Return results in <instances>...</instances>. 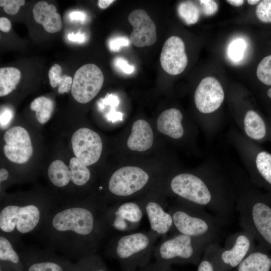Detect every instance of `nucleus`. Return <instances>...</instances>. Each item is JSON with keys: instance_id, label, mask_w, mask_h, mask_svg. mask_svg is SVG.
<instances>
[{"instance_id": "a211bd4d", "label": "nucleus", "mask_w": 271, "mask_h": 271, "mask_svg": "<svg viewBox=\"0 0 271 271\" xmlns=\"http://www.w3.org/2000/svg\"><path fill=\"white\" fill-rule=\"evenodd\" d=\"M153 140V130L149 123L145 120L139 119L132 124L127 146L131 150L143 152L152 147Z\"/></svg>"}, {"instance_id": "0eeeda50", "label": "nucleus", "mask_w": 271, "mask_h": 271, "mask_svg": "<svg viewBox=\"0 0 271 271\" xmlns=\"http://www.w3.org/2000/svg\"><path fill=\"white\" fill-rule=\"evenodd\" d=\"M149 175L140 167L126 166L114 171L108 183L109 193L122 200L135 195L148 185Z\"/></svg>"}, {"instance_id": "c85d7f7f", "label": "nucleus", "mask_w": 271, "mask_h": 271, "mask_svg": "<svg viewBox=\"0 0 271 271\" xmlns=\"http://www.w3.org/2000/svg\"><path fill=\"white\" fill-rule=\"evenodd\" d=\"M180 17L188 25L197 22L200 17V12L197 6L191 2L181 3L178 8Z\"/></svg>"}, {"instance_id": "ea45409f", "label": "nucleus", "mask_w": 271, "mask_h": 271, "mask_svg": "<svg viewBox=\"0 0 271 271\" xmlns=\"http://www.w3.org/2000/svg\"><path fill=\"white\" fill-rule=\"evenodd\" d=\"M106 117L107 120L114 122L118 120H122V113L120 112H117L114 110L111 109L107 113Z\"/></svg>"}, {"instance_id": "a878e982", "label": "nucleus", "mask_w": 271, "mask_h": 271, "mask_svg": "<svg viewBox=\"0 0 271 271\" xmlns=\"http://www.w3.org/2000/svg\"><path fill=\"white\" fill-rule=\"evenodd\" d=\"M69 168L71 181L75 185L81 186L86 184L90 179V172L87 166L76 157L70 160Z\"/></svg>"}, {"instance_id": "5701e85b", "label": "nucleus", "mask_w": 271, "mask_h": 271, "mask_svg": "<svg viewBox=\"0 0 271 271\" xmlns=\"http://www.w3.org/2000/svg\"><path fill=\"white\" fill-rule=\"evenodd\" d=\"M21 77L20 71L13 67L0 69V96H6L16 89Z\"/></svg>"}, {"instance_id": "c756f323", "label": "nucleus", "mask_w": 271, "mask_h": 271, "mask_svg": "<svg viewBox=\"0 0 271 271\" xmlns=\"http://www.w3.org/2000/svg\"><path fill=\"white\" fill-rule=\"evenodd\" d=\"M256 75L261 83L271 85V55L264 57L259 63Z\"/></svg>"}, {"instance_id": "de8ad7c7", "label": "nucleus", "mask_w": 271, "mask_h": 271, "mask_svg": "<svg viewBox=\"0 0 271 271\" xmlns=\"http://www.w3.org/2000/svg\"><path fill=\"white\" fill-rule=\"evenodd\" d=\"M260 2V1L258 0H248L247 1L248 4L251 5H256Z\"/></svg>"}, {"instance_id": "4c0bfd02", "label": "nucleus", "mask_w": 271, "mask_h": 271, "mask_svg": "<svg viewBox=\"0 0 271 271\" xmlns=\"http://www.w3.org/2000/svg\"><path fill=\"white\" fill-rule=\"evenodd\" d=\"M13 114L11 110L8 108H5L1 112L0 122L2 127L6 126L10 122L12 118Z\"/></svg>"}, {"instance_id": "1a4fd4ad", "label": "nucleus", "mask_w": 271, "mask_h": 271, "mask_svg": "<svg viewBox=\"0 0 271 271\" xmlns=\"http://www.w3.org/2000/svg\"><path fill=\"white\" fill-rule=\"evenodd\" d=\"M104 77L100 68L94 64H87L80 67L73 78L71 94L78 102L86 103L100 90Z\"/></svg>"}, {"instance_id": "7ed1b4c3", "label": "nucleus", "mask_w": 271, "mask_h": 271, "mask_svg": "<svg viewBox=\"0 0 271 271\" xmlns=\"http://www.w3.org/2000/svg\"><path fill=\"white\" fill-rule=\"evenodd\" d=\"M159 236L150 230L114 236L108 244V254L116 259L122 271H134L150 262Z\"/></svg>"}, {"instance_id": "39448f33", "label": "nucleus", "mask_w": 271, "mask_h": 271, "mask_svg": "<svg viewBox=\"0 0 271 271\" xmlns=\"http://www.w3.org/2000/svg\"><path fill=\"white\" fill-rule=\"evenodd\" d=\"M168 211L173 221L171 232L184 234L206 243L212 225L203 210L179 200L168 207Z\"/></svg>"}, {"instance_id": "bb28decb", "label": "nucleus", "mask_w": 271, "mask_h": 271, "mask_svg": "<svg viewBox=\"0 0 271 271\" xmlns=\"http://www.w3.org/2000/svg\"><path fill=\"white\" fill-rule=\"evenodd\" d=\"M70 271H108L101 257L95 254L86 256L71 264Z\"/></svg>"}, {"instance_id": "58836bf2", "label": "nucleus", "mask_w": 271, "mask_h": 271, "mask_svg": "<svg viewBox=\"0 0 271 271\" xmlns=\"http://www.w3.org/2000/svg\"><path fill=\"white\" fill-rule=\"evenodd\" d=\"M197 271H214V268L209 261L203 259L199 263Z\"/></svg>"}, {"instance_id": "423d86ee", "label": "nucleus", "mask_w": 271, "mask_h": 271, "mask_svg": "<svg viewBox=\"0 0 271 271\" xmlns=\"http://www.w3.org/2000/svg\"><path fill=\"white\" fill-rule=\"evenodd\" d=\"M145 215L140 200L122 201L106 207L103 213L105 231H112L115 235L134 232Z\"/></svg>"}, {"instance_id": "f8f14e48", "label": "nucleus", "mask_w": 271, "mask_h": 271, "mask_svg": "<svg viewBox=\"0 0 271 271\" xmlns=\"http://www.w3.org/2000/svg\"><path fill=\"white\" fill-rule=\"evenodd\" d=\"M4 152L10 161L19 164L27 162L33 154V150L28 132L23 127L10 128L5 133Z\"/></svg>"}, {"instance_id": "4be33fe9", "label": "nucleus", "mask_w": 271, "mask_h": 271, "mask_svg": "<svg viewBox=\"0 0 271 271\" xmlns=\"http://www.w3.org/2000/svg\"><path fill=\"white\" fill-rule=\"evenodd\" d=\"M48 176L51 183L58 187H64L71 181L69 167L60 160H55L50 165Z\"/></svg>"}, {"instance_id": "7c9ffc66", "label": "nucleus", "mask_w": 271, "mask_h": 271, "mask_svg": "<svg viewBox=\"0 0 271 271\" xmlns=\"http://www.w3.org/2000/svg\"><path fill=\"white\" fill-rule=\"evenodd\" d=\"M256 15L261 22L271 23V0L260 1L256 8Z\"/></svg>"}, {"instance_id": "20e7f679", "label": "nucleus", "mask_w": 271, "mask_h": 271, "mask_svg": "<svg viewBox=\"0 0 271 271\" xmlns=\"http://www.w3.org/2000/svg\"><path fill=\"white\" fill-rule=\"evenodd\" d=\"M206 243L189 236L175 233L163 237L154 248L156 261L167 265L173 263H196Z\"/></svg>"}, {"instance_id": "e433bc0d", "label": "nucleus", "mask_w": 271, "mask_h": 271, "mask_svg": "<svg viewBox=\"0 0 271 271\" xmlns=\"http://www.w3.org/2000/svg\"><path fill=\"white\" fill-rule=\"evenodd\" d=\"M114 64L118 69L125 74H131L134 70V67L129 65L127 61L123 58H116L114 61Z\"/></svg>"}, {"instance_id": "6e6552de", "label": "nucleus", "mask_w": 271, "mask_h": 271, "mask_svg": "<svg viewBox=\"0 0 271 271\" xmlns=\"http://www.w3.org/2000/svg\"><path fill=\"white\" fill-rule=\"evenodd\" d=\"M40 218V210L35 205H9L1 211L0 228L6 233L16 230L21 233H27L36 228Z\"/></svg>"}, {"instance_id": "f257e3e1", "label": "nucleus", "mask_w": 271, "mask_h": 271, "mask_svg": "<svg viewBox=\"0 0 271 271\" xmlns=\"http://www.w3.org/2000/svg\"><path fill=\"white\" fill-rule=\"evenodd\" d=\"M169 184L170 191L180 200L203 211L209 209L222 218L235 204L236 191L231 174L211 160L207 161L201 173H179Z\"/></svg>"}, {"instance_id": "f03ea898", "label": "nucleus", "mask_w": 271, "mask_h": 271, "mask_svg": "<svg viewBox=\"0 0 271 271\" xmlns=\"http://www.w3.org/2000/svg\"><path fill=\"white\" fill-rule=\"evenodd\" d=\"M105 209L97 205L66 208L53 216L51 225L56 232L79 236L88 254H92L106 233L103 221Z\"/></svg>"}, {"instance_id": "a19ab883", "label": "nucleus", "mask_w": 271, "mask_h": 271, "mask_svg": "<svg viewBox=\"0 0 271 271\" xmlns=\"http://www.w3.org/2000/svg\"><path fill=\"white\" fill-rule=\"evenodd\" d=\"M11 29L10 21L5 17L0 18V30L4 32H9Z\"/></svg>"}, {"instance_id": "6ab92c4d", "label": "nucleus", "mask_w": 271, "mask_h": 271, "mask_svg": "<svg viewBox=\"0 0 271 271\" xmlns=\"http://www.w3.org/2000/svg\"><path fill=\"white\" fill-rule=\"evenodd\" d=\"M24 271H70L71 264L48 256H31L22 259Z\"/></svg>"}, {"instance_id": "79ce46f5", "label": "nucleus", "mask_w": 271, "mask_h": 271, "mask_svg": "<svg viewBox=\"0 0 271 271\" xmlns=\"http://www.w3.org/2000/svg\"><path fill=\"white\" fill-rule=\"evenodd\" d=\"M68 38L70 41L79 42H82L85 39L84 35L79 33H78L76 34H74L73 33L69 34L68 36Z\"/></svg>"}, {"instance_id": "a18cd8bd", "label": "nucleus", "mask_w": 271, "mask_h": 271, "mask_svg": "<svg viewBox=\"0 0 271 271\" xmlns=\"http://www.w3.org/2000/svg\"><path fill=\"white\" fill-rule=\"evenodd\" d=\"M9 176L8 171L4 168H1L0 170V181L1 183L6 180Z\"/></svg>"}, {"instance_id": "cd10ccee", "label": "nucleus", "mask_w": 271, "mask_h": 271, "mask_svg": "<svg viewBox=\"0 0 271 271\" xmlns=\"http://www.w3.org/2000/svg\"><path fill=\"white\" fill-rule=\"evenodd\" d=\"M247 44L242 38H237L232 40L227 48V55L229 59L234 63L241 62L245 54Z\"/></svg>"}, {"instance_id": "9b49d317", "label": "nucleus", "mask_w": 271, "mask_h": 271, "mask_svg": "<svg viewBox=\"0 0 271 271\" xmlns=\"http://www.w3.org/2000/svg\"><path fill=\"white\" fill-rule=\"evenodd\" d=\"M71 144L76 158L87 166L95 164L100 158L102 149L101 138L89 128L77 130L72 137Z\"/></svg>"}, {"instance_id": "8fccbe9b", "label": "nucleus", "mask_w": 271, "mask_h": 271, "mask_svg": "<svg viewBox=\"0 0 271 271\" xmlns=\"http://www.w3.org/2000/svg\"><path fill=\"white\" fill-rule=\"evenodd\" d=\"M0 271H4L1 268Z\"/></svg>"}, {"instance_id": "dca6fc26", "label": "nucleus", "mask_w": 271, "mask_h": 271, "mask_svg": "<svg viewBox=\"0 0 271 271\" xmlns=\"http://www.w3.org/2000/svg\"><path fill=\"white\" fill-rule=\"evenodd\" d=\"M183 115L180 110L172 108L163 111L157 119V128L162 133L175 140L184 135Z\"/></svg>"}, {"instance_id": "412c9836", "label": "nucleus", "mask_w": 271, "mask_h": 271, "mask_svg": "<svg viewBox=\"0 0 271 271\" xmlns=\"http://www.w3.org/2000/svg\"><path fill=\"white\" fill-rule=\"evenodd\" d=\"M271 258L260 252H254L246 256L238 265V271H269Z\"/></svg>"}, {"instance_id": "72a5a7b5", "label": "nucleus", "mask_w": 271, "mask_h": 271, "mask_svg": "<svg viewBox=\"0 0 271 271\" xmlns=\"http://www.w3.org/2000/svg\"><path fill=\"white\" fill-rule=\"evenodd\" d=\"M134 271H173L171 266L162 264L157 261L147 264L140 267Z\"/></svg>"}, {"instance_id": "49530a36", "label": "nucleus", "mask_w": 271, "mask_h": 271, "mask_svg": "<svg viewBox=\"0 0 271 271\" xmlns=\"http://www.w3.org/2000/svg\"><path fill=\"white\" fill-rule=\"evenodd\" d=\"M227 2L235 7L241 6L244 3L243 0H228Z\"/></svg>"}, {"instance_id": "f704fd0d", "label": "nucleus", "mask_w": 271, "mask_h": 271, "mask_svg": "<svg viewBox=\"0 0 271 271\" xmlns=\"http://www.w3.org/2000/svg\"><path fill=\"white\" fill-rule=\"evenodd\" d=\"M119 99L118 97L112 94H108L105 98H101L98 102V109L102 111L105 105H109L112 107H116L119 104Z\"/></svg>"}, {"instance_id": "37998d69", "label": "nucleus", "mask_w": 271, "mask_h": 271, "mask_svg": "<svg viewBox=\"0 0 271 271\" xmlns=\"http://www.w3.org/2000/svg\"><path fill=\"white\" fill-rule=\"evenodd\" d=\"M71 20L83 21L85 19V15L80 11H74L70 14Z\"/></svg>"}, {"instance_id": "393cba45", "label": "nucleus", "mask_w": 271, "mask_h": 271, "mask_svg": "<svg viewBox=\"0 0 271 271\" xmlns=\"http://www.w3.org/2000/svg\"><path fill=\"white\" fill-rule=\"evenodd\" d=\"M30 108L36 112V117L39 123L44 124L51 117L54 110V103L50 98L40 96L31 102Z\"/></svg>"}, {"instance_id": "09e8293b", "label": "nucleus", "mask_w": 271, "mask_h": 271, "mask_svg": "<svg viewBox=\"0 0 271 271\" xmlns=\"http://www.w3.org/2000/svg\"><path fill=\"white\" fill-rule=\"evenodd\" d=\"M267 95L269 98H271V87L268 89L267 91Z\"/></svg>"}, {"instance_id": "ddd939ff", "label": "nucleus", "mask_w": 271, "mask_h": 271, "mask_svg": "<svg viewBox=\"0 0 271 271\" xmlns=\"http://www.w3.org/2000/svg\"><path fill=\"white\" fill-rule=\"evenodd\" d=\"M128 20L133 27L129 37L133 45L143 47L152 45L156 42V25L145 10H133L128 15Z\"/></svg>"}, {"instance_id": "473e14b6", "label": "nucleus", "mask_w": 271, "mask_h": 271, "mask_svg": "<svg viewBox=\"0 0 271 271\" xmlns=\"http://www.w3.org/2000/svg\"><path fill=\"white\" fill-rule=\"evenodd\" d=\"M129 40L127 37L124 36L112 38L108 43L110 50L113 52H117L121 47L128 46Z\"/></svg>"}, {"instance_id": "2f4dec72", "label": "nucleus", "mask_w": 271, "mask_h": 271, "mask_svg": "<svg viewBox=\"0 0 271 271\" xmlns=\"http://www.w3.org/2000/svg\"><path fill=\"white\" fill-rule=\"evenodd\" d=\"M25 4L24 0H1L0 6L3 7L5 12L9 15L16 14L20 7Z\"/></svg>"}, {"instance_id": "4468645a", "label": "nucleus", "mask_w": 271, "mask_h": 271, "mask_svg": "<svg viewBox=\"0 0 271 271\" xmlns=\"http://www.w3.org/2000/svg\"><path fill=\"white\" fill-rule=\"evenodd\" d=\"M162 68L168 73L176 75L186 68L188 58L183 41L177 36H172L165 42L161 53Z\"/></svg>"}, {"instance_id": "c03bdc74", "label": "nucleus", "mask_w": 271, "mask_h": 271, "mask_svg": "<svg viewBox=\"0 0 271 271\" xmlns=\"http://www.w3.org/2000/svg\"><path fill=\"white\" fill-rule=\"evenodd\" d=\"M114 1L113 0H99L98 5L100 8L104 9L109 7Z\"/></svg>"}, {"instance_id": "c9c22d12", "label": "nucleus", "mask_w": 271, "mask_h": 271, "mask_svg": "<svg viewBox=\"0 0 271 271\" xmlns=\"http://www.w3.org/2000/svg\"><path fill=\"white\" fill-rule=\"evenodd\" d=\"M202 6L203 13L206 16L214 14L218 10L217 3L211 0H201L199 1Z\"/></svg>"}, {"instance_id": "2eb2a0df", "label": "nucleus", "mask_w": 271, "mask_h": 271, "mask_svg": "<svg viewBox=\"0 0 271 271\" xmlns=\"http://www.w3.org/2000/svg\"><path fill=\"white\" fill-rule=\"evenodd\" d=\"M150 226L151 230L159 236L165 237L173 228L171 215L166 210L164 201L159 199L147 198L140 200Z\"/></svg>"}, {"instance_id": "9d476101", "label": "nucleus", "mask_w": 271, "mask_h": 271, "mask_svg": "<svg viewBox=\"0 0 271 271\" xmlns=\"http://www.w3.org/2000/svg\"><path fill=\"white\" fill-rule=\"evenodd\" d=\"M225 98L223 88L215 78H203L194 93V102L197 110L204 115H210L216 112Z\"/></svg>"}, {"instance_id": "f3484780", "label": "nucleus", "mask_w": 271, "mask_h": 271, "mask_svg": "<svg viewBox=\"0 0 271 271\" xmlns=\"http://www.w3.org/2000/svg\"><path fill=\"white\" fill-rule=\"evenodd\" d=\"M33 14L35 21L41 24L48 33H54L61 30V18L54 5L45 1L37 2L33 7Z\"/></svg>"}, {"instance_id": "b1692460", "label": "nucleus", "mask_w": 271, "mask_h": 271, "mask_svg": "<svg viewBox=\"0 0 271 271\" xmlns=\"http://www.w3.org/2000/svg\"><path fill=\"white\" fill-rule=\"evenodd\" d=\"M62 68L60 65L55 64L49 71L50 84L52 87L58 86V92L60 94L67 93L71 90L73 78L66 75L61 76Z\"/></svg>"}, {"instance_id": "aec40b11", "label": "nucleus", "mask_w": 271, "mask_h": 271, "mask_svg": "<svg viewBox=\"0 0 271 271\" xmlns=\"http://www.w3.org/2000/svg\"><path fill=\"white\" fill-rule=\"evenodd\" d=\"M248 235H238L232 247L222 251L220 257L222 261L232 267L238 266L245 257L250 247V240Z\"/></svg>"}]
</instances>
